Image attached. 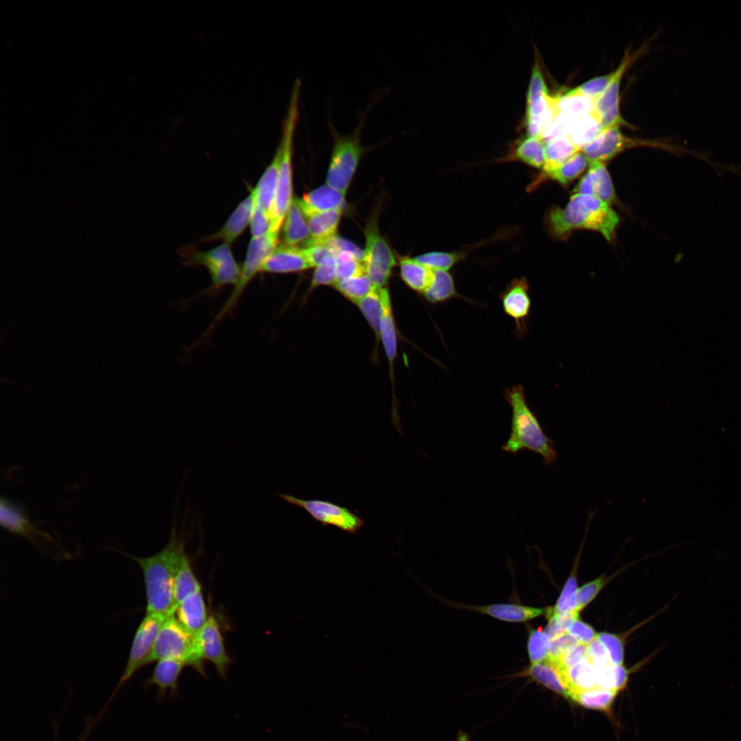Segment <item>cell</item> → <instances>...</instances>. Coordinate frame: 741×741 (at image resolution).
<instances>
[{"instance_id":"cell-1","label":"cell","mask_w":741,"mask_h":741,"mask_svg":"<svg viewBox=\"0 0 741 741\" xmlns=\"http://www.w3.org/2000/svg\"><path fill=\"white\" fill-rule=\"evenodd\" d=\"M185 552L184 532H178L175 521L167 543L157 553L141 557L119 551L135 561L141 569L146 596V613L167 615L174 613V578L178 562Z\"/></svg>"},{"instance_id":"cell-2","label":"cell","mask_w":741,"mask_h":741,"mask_svg":"<svg viewBox=\"0 0 741 741\" xmlns=\"http://www.w3.org/2000/svg\"><path fill=\"white\" fill-rule=\"evenodd\" d=\"M619 217L610 204L591 195L574 193L563 209H552L548 217L550 233L562 237L574 229H589L600 233L611 241Z\"/></svg>"},{"instance_id":"cell-3","label":"cell","mask_w":741,"mask_h":741,"mask_svg":"<svg viewBox=\"0 0 741 741\" xmlns=\"http://www.w3.org/2000/svg\"><path fill=\"white\" fill-rule=\"evenodd\" d=\"M504 397L512 409L509 437L503 451L515 454L527 449L539 454L550 465L557 460L555 442L544 433L537 416L528 407L524 388L517 385L506 389Z\"/></svg>"},{"instance_id":"cell-4","label":"cell","mask_w":741,"mask_h":741,"mask_svg":"<svg viewBox=\"0 0 741 741\" xmlns=\"http://www.w3.org/2000/svg\"><path fill=\"white\" fill-rule=\"evenodd\" d=\"M301 82L296 78L294 83L286 116L283 121L282 136L278 149L280 161L275 198L271 212L272 231L279 233L292 199V156L294 134L298 118V100Z\"/></svg>"},{"instance_id":"cell-5","label":"cell","mask_w":741,"mask_h":741,"mask_svg":"<svg viewBox=\"0 0 741 741\" xmlns=\"http://www.w3.org/2000/svg\"><path fill=\"white\" fill-rule=\"evenodd\" d=\"M163 659L183 661L206 677L204 659L200 655L196 636L183 627L174 613L168 615L162 625L153 648L142 667Z\"/></svg>"},{"instance_id":"cell-6","label":"cell","mask_w":741,"mask_h":741,"mask_svg":"<svg viewBox=\"0 0 741 741\" xmlns=\"http://www.w3.org/2000/svg\"><path fill=\"white\" fill-rule=\"evenodd\" d=\"M364 122L365 117L362 116L355 130L347 135L339 134L331 122L329 124L333 137V147L326 183L344 195L364 151L360 140Z\"/></svg>"},{"instance_id":"cell-7","label":"cell","mask_w":741,"mask_h":741,"mask_svg":"<svg viewBox=\"0 0 741 741\" xmlns=\"http://www.w3.org/2000/svg\"><path fill=\"white\" fill-rule=\"evenodd\" d=\"M279 233L271 231L263 237L251 238L241 267L239 279L224 305L204 333V337L207 336L223 317L232 310L247 285L257 274L260 273L263 262L278 246Z\"/></svg>"},{"instance_id":"cell-8","label":"cell","mask_w":741,"mask_h":741,"mask_svg":"<svg viewBox=\"0 0 741 741\" xmlns=\"http://www.w3.org/2000/svg\"><path fill=\"white\" fill-rule=\"evenodd\" d=\"M188 252L187 265L203 266L211 277V286L201 295L213 296L224 286L237 283L241 267L236 261L229 244L223 243L207 251L191 250Z\"/></svg>"},{"instance_id":"cell-9","label":"cell","mask_w":741,"mask_h":741,"mask_svg":"<svg viewBox=\"0 0 741 741\" xmlns=\"http://www.w3.org/2000/svg\"><path fill=\"white\" fill-rule=\"evenodd\" d=\"M167 617V615L161 613H145L134 635L124 672L106 705L120 688L142 668L143 663L150 655L158 633Z\"/></svg>"},{"instance_id":"cell-10","label":"cell","mask_w":741,"mask_h":741,"mask_svg":"<svg viewBox=\"0 0 741 741\" xmlns=\"http://www.w3.org/2000/svg\"><path fill=\"white\" fill-rule=\"evenodd\" d=\"M279 496L289 504L304 509L324 526H333L351 534H355L364 521L350 509L321 499H302L287 494Z\"/></svg>"},{"instance_id":"cell-11","label":"cell","mask_w":741,"mask_h":741,"mask_svg":"<svg viewBox=\"0 0 741 741\" xmlns=\"http://www.w3.org/2000/svg\"><path fill=\"white\" fill-rule=\"evenodd\" d=\"M364 264L374 286L384 287L395 265V256L380 234L377 222L372 219L365 229Z\"/></svg>"},{"instance_id":"cell-12","label":"cell","mask_w":741,"mask_h":741,"mask_svg":"<svg viewBox=\"0 0 741 741\" xmlns=\"http://www.w3.org/2000/svg\"><path fill=\"white\" fill-rule=\"evenodd\" d=\"M0 522L10 533L24 537L40 549L49 543L58 545L49 533L30 519L22 504L5 497L0 500Z\"/></svg>"},{"instance_id":"cell-13","label":"cell","mask_w":741,"mask_h":741,"mask_svg":"<svg viewBox=\"0 0 741 741\" xmlns=\"http://www.w3.org/2000/svg\"><path fill=\"white\" fill-rule=\"evenodd\" d=\"M196 639L202 659L211 662L219 676L226 679L232 660L225 647L220 625L213 615H209Z\"/></svg>"},{"instance_id":"cell-14","label":"cell","mask_w":741,"mask_h":741,"mask_svg":"<svg viewBox=\"0 0 741 741\" xmlns=\"http://www.w3.org/2000/svg\"><path fill=\"white\" fill-rule=\"evenodd\" d=\"M626 54L601 95L594 102L593 113L603 129L625 124L620 111V89L622 76L630 62Z\"/></svg>"},{"instance_id":"cell-15","label":"cell","mask_w":741,"mask_h":741,"mask_svg":"<svg viewBox=\"0 0 741 741\" xmlns=\"http://www.w3.org/2000/svg\"><path fill=\"white\" fill-rule=\"evenodd\" d=\"M650 143L648 141L626 137L621 132L620 126H615L604 129L581 151L589 163L593 161L604 163L626 148L643 145H649Z\"/></svg>"},{"instance_id":"cell-16","label":"cell","mask_w":741,"mask_h":741,"mask_svg":"<svg viewBox=\"0 0 741 741\" xmlns=\"http://www.w3.org/2000/svg\"><path fill=\"white\" fill-rule=\"evenodd\" d=\"M504 311L513 318L516 334L521 337L526 329V320L531 307L527 280L521 277L513 279L500 295Z\"/></svg>"},{"instance_id":"cell-17","label":"cell","mask_w":741,"mask_h":741,"mask_svg":"<svg viewBox=\"0 0 741 741\" xmlns=\"http://www.w3.org/2000/svg\"><path fill=\"white\" fill-rule=\"evenodd\" d=\"M575 193L596 196L610 204L615 200V193L610 174L604 163H589L588 170L581 178Z\"/></svg>"},{"instance_id":"cell-18","label":"cell","mask_w":741,"mask_h":741,"mask_svg":"<svg viewBox=\"0 0 741 741\" xmlns=\"http://www.w3.org/2000/svg\"><path fill=\"white\" fill-rule=\"evenodd\" d=\"M311 268L304 248L277 246L261 267L260 272L289 273Z\"/></svg>"},{"instance_id":"cell-19","label":"cell","mask_w":741,"mask_h":741,"mask_svg":"<svg viewBox=\"0 0 741 741\" xmlns=\"http://www.w3.org/2000/svg\"><path fill=\"white\" fill-rule=\"evenodd\" d=\"M187 665L180 661L163 659L157 661L152 674L145 680V686H156L158 700L169 693L174 698L178 696V679Z\"/></svg>"},{"instance_id":"cell-20","label":"cell","mask_w":741,"mask_h":741,"mask_svg":"<svg viewBox=\"0 0 741 741\" xmlns=\"http://www.w3.org/2000/svg\"><path fill=\"white\" fill-rule=\"evenodd\" d=\"M174 616L189 633L195 636L198 634L209 617L202 588L189 594L176 606Z\"/></svg>"},{"instance_id":"cell-21","label":"cell","mask_w":741,"mask_h":741,"mask_svg":"<svg viewBox=\"0 0 741 741\" xmlns=\"http://www.w3.org/2000/svg\"><path fill=\"white\" fill-rule=\"evenodd\" d=\"M252 207V197L250 193L237 205L224 225L217 232L206 237L202 241L209 242L221 240L229 245L234 242L250 224Z\"/></svg>"},{"instance_id":"cell-22","label":"cell","mask_w":741,"mask_h":741,"mask_svg":"<svg viewBox=\"0 0 741 741\" xmlns=\"http://www.w3.org/2000/svg\"><path fill=\"white\" fill-rule=\"evenodd\" d=\"M280 152L277 148L272 161L252 190L253 207H257L271 217V212L276 194Z\"/></svg>"},{"instance_id":"cell-23","label":"cell","mask_w":741,"mask_h":741,"mask_svg":"<svg viewBox=\"0 0 741 741\" xmlns=\"http://www.w3.org/2000/svg\"><path fill=\"white\" fill-rule=\"evenodd\" d=\"M344 196L326 184L305 194L300 200V204L305 217H307L317 213L343 210L345 206Z\"/></svg>"},{"instance_id":"cell-24","label":"cell","mask_w":741,"mask_h":741,"mask_svg":"<svg viewBox=\"0 0 741 741\" xmlns=\"http://www.w3.org/2000/svg\"><path fill=\"white\" fill-rule=\"evenodd\" d=\"M464 608L489 615L509 622H522L545 613L546 609L515 604H493L481 606H465Z\"/></svg>"},{"instance_id":"cell-25","label":"cell","mask_w":741,"mask_h":741,"mask_svg":"<svg viewBox=\"0 0 741 741\" xmlns=\"http://www.w3.org/2000/svg\"><path fill=\"white\" fill-rule=\"evenodd\" d=\"M283 237L285 244L296 246L309 239V231L306 217L300 204V200L294 198L283 223Z\"/></svg>"},{"instance_id":"cell-26","label":"cell","mask_w":741,"mask_h":741,"mask_svg":"<svg viewBox=\"0 0 741 741\" xmlns=\"http://www.w3.org/2000/svg\"><path fill=\"white\" fill-rule=\"evenodd\" d=\"M342 213V210L336 209L314 213L306 217L309 231V239L305 243V246L325 242L335 237Z\"/></svg>"},{"instance_id":"cell-27","label":"cell","mask_w":741,"mask_h":741,"mask_svg":"<svg viewBox=\"0 0 741 741\" xmlns=\"http://www.w3.org/2000/svg\"><path fill=\"white\" fill-rule=\"evenodd\" d=\"M521 675L530 677L554 693L569 698V691L561 672L555 665L548 660L530 664L521 673Z\"/></svg>"},{"instance_id":"cell-28","label":"cell","mask_w":741,"mask_h":741,"mask_svg":"<svg viewBox=\"0 0 741 741\" xmlns=\"http://www.w3.org/2000/svg\"><path fill=\"white\" fill-rule=\"evenodd\" d=\"M399 267L402 280L412 290L423 294L430 286L434 279V269L415 258L408 257L399 259Z\"/></svg>"},{"instance_id":"cell-29","label":"cell","mask_w":741,"mask_h":741,"mask_svg":"<svg viewBox=\"0 0 741 741\" xmlns=\"http://www.w3.org/2000/svg\"><path fill=\"white\" fill-rule=\"evenodd\" d=\"M200 588L202 587L185 552L178 562L174 578L173 597L175 608L184 598Z\"/></svg>"},{"instance_id":"cell-30","label":"cell","mask_w":741,"mask_h":741,"mask_svg":"<svg viewBox=\"0 0 741 741\" xmlns=\"http://www.w3.org/2000/svg\"><path fill=\"white\" fill-rule=\"evenodd\" d=\"M579 151L580 150L567 137H558L546 141L544 143L543 174L561 165Z\"/></svg>"},{"instance_id":"cell-31","label":"cell","mask_w":741,"mask_h":741,"mask_svg":"<svg viewBox=\"0 0 741 741\" xmlns=\"http://www.w3.org/2000/svg\"><path fill=\"white\" fill-rule=\"evenodd\" d=\"M571 692L596 687L595 670L589 658L564 670H559Z\"/></svg>"},{"instance_id":"cell-32","label":"cell","mask_w":741,"mask_h":741,"mask_svg":"<svg viewBox=\"0 0 741 741\" xmlns=\"http://www.w3.org/2000/svg\"><path fill=\"white\" fill-rule=\"evenodd\" d=\"M383 314L380 322L379 337L383 342L386 354L392 364L397 354V334L391 308L390 298L386 287L381 289Z\"/></svg>"},{"instance_id":"cell-33","label":"cell","mask_w":741,"mask_h":741,"mask_svg":"<svg viewBox=\"0 0 741 741\" xmlns=\"http://www.w3.org/2000/svg\"><path fill=\"white\" fill-rule=\"evenodd\" d=\"M618 692L596 687L571 692L569 698L584 707L609 712Z\"/></svg>"},{"instance_id":"cell-34","label":"cell","mask_w":741,"mask_h":741,"mask_svg":"<svg viewBox=\"0 0 741 741\" xmlns=\"http://www.w3.org/2000/svg\"><path fill=\"white\" fill-rule=\"evenodd\" d=\"M423 294L430 303L434 305L459 296L452 275L443 270H434L433 281Z\"/></svg>"},{"instance_id":"cell-35","label":"cell","mask_w":741,"mask_h":741,"mask_svg":"<svg viewBox=\"0 0 741 741\" xmlns=\"http://www.w3.org/2000/svg\"><path fill=\"white\" fill-rule=\"evenodd\" d=\"M603 130L599 119L592 112L578 117L567 137L581 150L592 142Z\"/></svg>"},{"instance_id":"cell-36","label":"cell","mask_w":741,"mask_h":741,"mask_svg":"<svg viewBox=\"0 0 741 741\" xmlns=\"http://www.w3.org/2000/svg\"><path fill=\"white\" fill-rule=\"evenodd\" d=\"M544 143L539 137L528 136L519 142L507 159L519 160L531 167L542 169L544 164Z\"/></svg>"},{"instance_id":"cell-37","label":"cell","mask_w":741,"mask_h":741,"mask_svg":"<svg viewBox=\"0 0 741 741\" xmlns=\"http://www.w3.org/2000/svg\"><path fill=\"white\" fill-rule=\"evenodd\" d=\"M554 106L558 113L580 117L593 111L594 101L584 95L569 91L553 96Z\"/></svg>"},{"instance_id":"cell-38","label":"cell","mask_w":741,"mask_h":741,"mask_svg":"<svg viewBox=\"0 0 741 741\" xmlns=\"http://www.w3.org/2000/svg\"><path fill=\"white\" fill-rule=\"evenodd\" d=\"M589 164V161L580 150L565 163L545 174H543V176L557 181L561 185H566L580 176Z\"/></svg>"},{"instance_id":"cell-39","label":"cell","mask_w":741,"mask_h":741,"mask_svg":"<svg viewBox=\"0 0 741 741\" xmlns=\"http://www.w3.org/2000/svg\"><path fill=\"white\" fill-rule=\"evenodd\" d=\"M333 285L345 297L356 303L374 287L367 272L337 281Z\"/></svg>"},{"instance_id":"cell-40","label":"cell","mask_w":741,"mask_h":741,"mask_svg":"<svg viewBox=\"0 0 741 741\" xmlns=\"http://www.w3.org/2000/svg\"><path fill=\"white\" fill-rule=\"evenodd\" d=\"M381 289L382 287L374 286L365 297L356 303L376 335L379 336L383 314Z\"/></svg>"},{"instance_id":"cell-41","label":"cell","mask_w":741,"mask_h":741,"mask_svg":"<svg viewBox=\"0 0 741 741\" xmlns=\"http://www.w3.org/2000/svg\"><path fill=\"white\" fill-rule=\"evenodd\" d=\"M550 639L544 631L532 630L528 635L527 649L531 664L546 661L549 656Z\"/></svg>"},{"instance_id":"cell-42","label":"cell","mask_w":741,"mask_h":741,"mask_svg":"<svg viewBox=\"0 0 741 741\" xmlns=\"http://www.w3.org/2000/svg\"><path fill=\"white\" fill-rule=\"evenodd\" d=\"M463 255L461 252L434 251L420 255L415 259L432 269L448 271L462 260Z\"/></svg>"},{"instance_id":"cell-43","label":"cell","mask_w":741,"mask_h":741,"mask_svg":"<svg viewBox=\"0 0 741 741\" xmlns=\"http://www.w3.org/2000/svg\"><path fill=\"white\" fill-rule=\"evenodd\" d=\"M364 272H366L364 263L352 252H341L336 256V282Z\"/></svg>"},{"instance_id":"cell-44","label":"cell","mask_w":741,"mask_h":741,"mask_svg":"<svg viewBox=\"0 0 741 741\" xmlns=\"http://www.w3.org/2000/svg\"><path fill=\"white\" fill-rule=\"evenodd\" d=\"M336 282V257H329L318 264L314 270L310 288L319 285H334Z\"/></svg>"},{"instance_id":"cell-45","label":"cell","mask_w":741,"mask_h":741,"mask_svg":"<svg viewBox=\"0 0 741 741\" xmlns=\"http://www.w3.org/2000/svg\"><path fill=\"white\" fill-rule=\"evenodd\" d=\"M613 72L591 78L571 89L574 93L584 95L594 102L601 95L613 77Z\"/></svg>"},{"instance_id":"cell-46","label":"cell","mask_w":741,"mask_h":741,"mask_svg":"<svg viewBox=\"0 0 741 741\" xmlns=\"http://www.w3.org/2000/svg\"><path fill=\"white\" fill-rule=\"evenodd\" d=\"M596 638L606 648L610 662L615 665H622L624 652L621 639L616 635L607 632L598 633Z\"/></svg>"},{"instance_id":"cell-47","label":"cell","mask_w":741,"mask_h":741,"mask_svg":"<svg viewBox=\"0 0 741 741\" xmlns=\"http://www.w3.org/2000/svg\"><path fill=\"white\" fill-rule=\"evenodd\" d=\"M578 618V612L556 615L548 618L547 626L543 630L550 640L567 633L574 620Z\"/></svg>"},{"instance_id":"cell-48","label":"cell","mask_w":741,"mask_h":741,"mask_svg":"<svg viewBox=\"0 0 741 741\" xmlns=\"http://www.w3.org/2000/svg\"><path fill=\"white\" fill-rule=\"evenodd\" d=\"M578 644V641L568 632L550 640L549 656L547 660H558Z\"/></svg>"},{"instance_id":"cell-49","label":"cell","mask_w":741,"mask_h":741,"mask_svg":"<svg viewBox=\"0 0 741 741\" xmlns=\"http://www.w3.org/2000/svg\"><path fill=\"white\" fill-rule=\"evenodd\" d=\"M588 658H589V656L587 645L578 644L558 660L554 661H548L555 665L559 670H564Z\"/></svg>"},{"instance_id":"cell-50","label":"cell","mask_w":741,"mask_h":741,"mask_svg":"<svg viewBox=\"0 0 741 741\" xmlns=\"http://www.w3.org/2000/svg\"><path fill=\"white\" fill-rule=\"evenodd\" d=\"M249 225L252 237H261L272 231L271 217L255 207H252Z\"/></svg>"},{"instance_id":"cell-51","label":"cell","mask_w":741,"mask_h":741,"mask_svg":"<svg viewBox=\"0 0 741 741\" xmlns=\"http://www.w3.org/2000/svg\"><path fill=\"white\" fill-rule=\"evenodd\" d=\"M605 581L602 577L598 578L588 583H586L577 589V609L579 612L587 606L599 593L604 586Z\"/></svg>"},{"instance_id":"cell-52","label":"cell","mask_w":741,"mask_h":741,"mask_svg":"<svg viewBox=\"0 0 741 741\" xmlns=\"http://www.w3.org/2000/svg\"><path fill=\"white\" fill-rule=\"evenodd\" d=\"M304 250L311 267H316L327 257L338 255L336 251L326 242L306 246Z\"/></svg>"},{"instance_id":"cell-53","label":"cell","mask_w":741,"mask_h":741,"mask_svg":"<svg viewBox=\"0 0 741 741\" xmlns=\"http://www.w3.org/2000/svg\"><path fill=\"white\" fill-rule=\"evenodd\" d=\"M573 635L580 644L588 645L596 638L597 633L589 624L578 618L573 620L567 631Z\"/></svg>"},{"instance_id":"cell-54","label":"cell","mask_w":741,"mask_h":741,"mask_svg":"<svg viewBox=\"0 0 741 741\" xmlns=\"http://www.w3.org/2000/svg\"><path fill=\"white\" fill-rule=\"evenodd\" d=\"M587 648L589 659L593 664L610 662L606 648L597 638L590 642Z\"/></svg>"},{"instance_id":"cell-55","label":"cell","mask_w":741,"mask_h":741,"mask_svg":"<svg viewBox=\"0 0 741 741\" xmlns=\"http://www.w3.org/2000/svg\"><path fill=\"white\" fill-rule=\"evenodd\" d=\"M577 583L575 576H570L567 580L556 604H560L577 591Z\"/></svg>"},{"instance_id":"cell-56","label":"cell","mask_w":741,"mask_h":741,"mask_svg":"<svg viewBox=\"0 0 741 741\" xmlns=\"http://www.w3.org/2000/svg\"><path fill=\"white\" fill-rule=\"evenodd\" d=\"M457 741H469L467 735L461 733L458 736Z\"/></svg>"},{"instance_id":"cell-57","label":"cell","mask_w":741,"mask_h":741,"mask_svg":"<svg viewBox=\"0 0 741 741\" xmlns=\"http://www.w3.org/2000/svg\"><path fill=\"white\" fill-rule=\"evenodd\" d=\"M91 725L89 726L88 729L86 730V731L82 735V736L81 737V739L79 741H84L85 740V738H86V737L87 736V733L89 731V730L91 729Z\"/></svg>"}]
</instances>
